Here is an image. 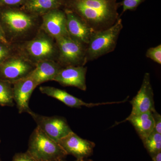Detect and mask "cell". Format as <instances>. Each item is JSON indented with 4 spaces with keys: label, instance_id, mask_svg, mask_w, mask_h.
Here are the masks:
<instances>
[{
    "label": "cell",
    "instance_id": "8992f818",
    "mask_svg": "<svg viewBox=\"0 0 161 161\" xmlns=\"http://www.w3.org/2000/svg\"><path fill=\"white\" fill-rule=\"evenodd\" d=\"M55 40L58 48L57 61L62 67L84 66L86 64V45L69 36Z\"/></svg>",
    "mask_w": 161,
    "mask_h": 161
},
{
    "label": "cell",
    "instance_id": "6da1fadb",
    "mask_svg": "<svg viewBox=\"0 0 161 161\" xmlns=\"http://www.w3.org/2000/svg\"><path fill=\"white\" fill-rule=\"evenodd\" d=\"M65 5L95 31L109 28L120 18L117 0H66Z\"/></svg>",
    "mask_w": 161,
    "mask_h": 161
},
{
    "label": "cell",
    "instance_id": "4fadbf2b",
    "mask_svg": "<svg viewBox=\"0 0 161 161\" xmlns=\"http://www.w3.org/2000/svg\"><path fill=\"white\" fill-rule=\"evenodd\" d=\"M87 70V68L84 66L62 68L53 80L63 86L75 87L86 91Z\"/></svg>",
    "mask_w": 161,
    "mask_h": 161
},
{
    "label": "cell",
    "instance_id": "2e32d148",
    "mask_svg": "<svg viewBox=\"0 0 161 161\" xmlns=\"http://www.w3.org/2000/svg\"><path fill=\"white\" fill-rule=\"evenodd\" d=\"M62 68L56 60H43L36 64L35 69L29 76L37 87L46 81L53 80Z\"/></svg>",
    "mask_w": 161,
    "mask_h": 161
},
{
    "label": "cell",
    "instance_id": "8fae6325",
    "mask_svg": "<svg viewBox=\"0 0 161 161\" xmlns=\"http://www.w3.org/2000/svg\"><path fill=\"white\" fill-rule=\"evenodd\" d=\"M41 18L40 29L54 39L69 36L64 11L59 9H53L43 15Z\"/></svg>",
    "mask_w": 161,
    "mask_h": 161
},
{
    "label": "cell",
    "instance_id": "4dcf8cb0",
    "mask_svg": "<svg viewBox=\"0 0 161 161\" xmlns=\"http://www.w3.org/2000/svg\"><path fill=\"white\" fill-rule=\"evenodd\" d=\"M0 161H2V160H1V158H0Z\"/></svg>",
    "mask_w": 161,
    "mask_h": 161
},
{
    "label": "cell",
    "instance_id": "5b68a950",
    "mask_svg": "<svg viewBox=\"0 0 161 161\" xmlns=\"http://www.w3.org/2000/svg\"><path fill=\"white\" fill-rule=\"evenodd\" d=\"M26 151L39 161L63 159L67 155L58 142L50 138L37 127L30 136Z\"/></svg>",
    "mask_w": 161,
    "mask_h": 161
},
{
    "label": "cell",
    "instance_id": "f546056e",
    "mask_svg": "<svg viewBox=\"0 0 161 161\" xmlns=\"http://www.w3.org/2000/svg\"><path fill=\"white\" fill-rule=\"evenodd\" d=\"M64 161V160L63 159H61V160H55V161Z\"/></svg>",
    "mask_w": 161,
    "mask_h": 161
},
{
    "label": "cell",
    "instance_id": "7a4b0ae2",
    "mask_svg": "<svg viewBox=\"0 0 161 161\" xmlns=\"http://www.w3.org/2000/svg\"><path fill=\"white\" fill-rule=\"evenodd\" d=\"M39 17L12 7H0V23L6 39L11 43H20L34 36L41 26Z\"/></svg>",
    "mask_w": 161,
    "mask_h": 161
},
{
    "label": "cell",
    "instance_id": "3957f363",
    "mask_svg": "<svg viewBox=\"0 0 161 161\" xmlns=\"http://www.w3.org/2000/svg\"><path fill=\"white\" fill-rule=\"evenodd\" d=\"M14 44L18 52L35 64L43 60H57L56 40L40 28L31 39Z\"/></svg>",
    "mask_w": 161,
    "mask_h": 161
},
{
    "label": "cell",
    "instance_id": "d6986e66",
    "mask_svg": "<svg viewBox=\"0 0 161 161\" xmlns=\"http://www.w3.org/2000/svg\"><path fill=\"white\" fill-rule=\"evenodd\" d=\"M142 142L150 156L161 152V134L154 130Z\"/></svg>",
    "mask_w": 161,
    "mask_h": 161
},
{
    "label": "cell",
    "instance_id": "ffe728a7",
    "mask_svg": "<svg viewBox=\"0 0 161 161\" xmlns=\"http://www.w3.org/2000/svg\"><path fill=\"white\" fill-rule=\"evenodd\" d=\"M12 84L0 79V106L3 107H13Z\"/></svg>",
    "mask_w": 161,
    "mask_h": 161
},
{
    "label": "cell",
    "instance_id": "277c9868",
    "mask_svg": "<svg viewBox=\"0 0 161 161\" xmlns=\"http://www.w3.org/2000/svg\"><path fill=\"white\" fill-rule=\"evenodd\" d=\"M123 28L122 21L119 18L109 28L94 32L86 47L87 63L113 52Z\"/></svg>",
    "mask_w": 161,
    "mask_h": 161
},
{
    "label": "cell",
    "instance_id": "9c48e42d",
    "mask_svg": "<svg viewBox=\"0 0 161 161\" xmlns=\"http://www.w3.org/2000/svg\"><path fill=\"white\" fill-rule=\"evenodd\" d=\"M132 110L129 117L139 115L147 112H152L156 110L153 99V92L150 74L144 75L143 80L137 94L130 101Z\"/></svg>",
    "mask_w": 161,
    "mask_h": 161
},
{
    "label": "cell",
    "instance_id": "4316f807",
    "mask_svg": "<svg viewBox=\"0 0 161 161\" xmlns=\"http://www.w3.org/2000/svg\"><path fill=\"white\" fill-rule=\"evenodd\" d=\"M0 42L6 43H9V41L6 39L1 23H0Z\"/></svg>",
    "mask_w": 161,
    "mask_h": 161
},
{
    "label": "cell",
    "instance_id": "7c38bea8",
    "mask_svg": "<svg viewBox=\"0 0 161 161\" xmlns=\"http://www.w3.org/2000/svg\"><path fill=\"white\" fill-rule=\"evenodd\" d=\"M64 12L69 36L73 40L87 46L95 31L74 12L65 9Z\"/></svg>",
    "mask_w": 161,
    "mask_h": 161
},
{
    "label": "cell",
    "instance_id": "83f0119b",
    "mask_svg": "<svg viewBox=\"0 0 161 161\" xmlns=\"http://www.w3.org/2000/svg\"><path fill=\"white\" fill-rule=\"evenodd\" d=\"M152 161H161V152L158 153L151 157Z\"/></svg>",
    "mask_w": 161,
    "mask_h": 161
},
{
    "label": "cell",
    "instance_id": "7402d4cb",
    "mask_svg": "<svg viewBox=\"0 0 161 161\" xmlns=\"http://www.w3.org/2000/svg\"><path fill=\"white\" fill-rule=\"evenodd\" d=\"M146 56L147 58L151 59L159 64H161V44H159L154 47L148 48L146 53Z\"/></svg>",
    "mask_w": 161,
    "mask_h": 161
},
{
    "label": "cell",
    "instance_id": "52a82bcc",
    "mask_svg": "<svg viewBox=\"0 0 161 161\" xmlns=\"http://www.w3.org/2000/svg\"><path fill=\"white\" fill-rule=\"evenodd\" d=\"M35 67V64L17 51L0 63V79L13 84L29 76Z\"/></svg>",
    "mask_w": 161,
    "mask_h": 161
},
{
    "label": "cell",
    "instance_id": "484cf974",
    "mask_svg": "<svg viewBox=\"0 0 161 161\" xmlns=\"http://www.w3.org/2000/svg\"><path fill=\"white\" fill-rule=\"evenodd\" d=\"M26 0H0V7L1 6H13L24 5Z\"/></svg>",
    "mask_w": 161,
    "mask_h": 161
},
{
    "label": "cell",
    "instance_id": "d4e9b609",
    "mask_svg": "<svg viewBox=\"0 0 161 161\" xmlns=\"http://www.w3.org/2000/svg\"><path fill=\"white\" fill-rule=\"evenodd\" d=\"M152 112L153 117L154 121V130L161 134V116L160 114L155 110Z\"/></svg>",
    "mask_w": 161,
    "mask_h": 161
},
{
    "label": "cell",
    "instance_id": "ac0fdd59",
    "mask_svg": "<svg viewBox=\"0 0 161 161\" xmlns=\"http://www.w3.org/2000/svg\"><path fill=\"white\" fill-rule=\"evenodd\" d=\"M129 121L134 127L142 141L147 138L154 130V124L152 112H147L128 117L125 120Z\"/></svg>",
    "mask_w": 161,
    "mask_h": 161
},
{
    "label": "cell",
    "instance_id": "f1b7e54d",
    "mask_svg": "<svg viewBox=\"0 0 161 161\" xmlns=\"http://www.w3.org/2000/svg\"><path fill=\"white\" fill-rule=\"evenodd\" d=\"M75 161H86L85 159H76Z\"/></svg>",
    "mask_w": 161,
    "mask_h": 161
},
{
    "label": "cell",
    "instance_id": "44dd1931",
    "mask_svg": "<svg viewBox=\"0 0 161 161\" xmlns=\"http://www.w3.org/2000/svg\"><path fill=\"white\" fill-rule=\"evenodd\" d=\"M17 51L14 43L0 42V63L14 54Z\"/></svg>",
    "mask_w": 161,
    "mask_h": 161
},
{
    "label": "cell",
    "instance_id": "e0dca14e",
    "mask_svg": "<svg viewBox=\"0 0 161 161\" xmlns=\"http://www.w3.org/2000/svg\"><path fill=\"white\" fill-rule=\"evenodd\" d=\"M66 0H26L23 5L24 10L31 14L42 16L47 13L59 9L65 5Z\"/></svg>",
    "mask_w": 161,
    "mask_h": 161
},
{
    "label": "cell",
    "instance_id": "5bb4252c",
    "mask_svg": "<svg viewBox=\"0 0 161 161\" xmlns=\"http://www.w3.org/2000/svg\"><path fill=\"white\" fill-rule=\"evenodd\" d=\"M12 87L14 101L19 113H28L31 110L29 106L30 99L37 87L35 81L29 76L14 82Z\"/></svg>",
    "mask_w": 161,
    "mask_h": 161
},
{
    "label": "cell",
    "instance_id": "30bf717a",
    "mask_svg": "<svg viewBox=\"0 0 161 161\" xmlns=\"http://www.w3.org/2000/svg\"><path fill=\"white\" fill-rule=\"evenodd\" d=\"M58 142L67 155L73 156L76 159L91 156L95 146V143L81 138L74 132L61 139Z\"/></svg>",
    "mask_w": 161,
    "mask_h": 161
},
{
    "label": "cell",
    "instance_id": "603a6c76",
    "mask_svg": "<svg viewBox=\"0 0 161 161\" xmlns=\"http://www.w3.org/2000/svg\"><path fill=\"white\" fill-rule=\"evenodd\" d=\"M145 0H123L120 3V6H122V13L128 10H135Z\"/></svg>",
    "mask_w": 161,
    "mask_h": 161
},
{
    "label": "cell",
    "instance_id": "cb8c5ba5",
    "mask_svg": "<svg viewBox=\"0 0 161 161\" xmlns=\"http://www.w3.org/2000/svg\"><path fill=\"white\" fill-rule=\"evenodd\" d=\"M12 161H39L34 158L27 151L15 153Z\"/></svg>",
    "mask_w": 161,
    "mask_h": 161
},
{
    "label": "cell",
    "instance_id": "ba28073f",
    "mask_svg": "<svg viewBox=\"0 0 161 161\" xmlns=\"http://www.w3.org/2000/svg\"><path fill=\"white\" fill-rule=\"evenodd\" d=\"M28 114L31 115L38 127L50 138L58 142L73 132L67 121L62 116H47L40 115L30 110Z\"/></svg>",
    "mask_w": 161,
    "mask_h": 161
},
{
    "label": "cell",
    "instance_id": "1f68e13d",
    "mask_svg": "<svg viewBox=\"0 0 161 161\" xmlns=\"http://www.w3.org/2000/svg\"><path fill=\"white\" fill-rule=\"evenodd\" d=\"M0 142H1V139H0Z\"/></svg>",
    "mask_w": 161,
    "mask_h": 161
},
{
    "label": "cell",
    "instance_id": "9a60e30c",
    "mask_svg": "<svg viewBox=\"0 0 161 161\" xmlns=\"http://www.w3.org/2000/svg\"><path fill=\"white\" fill-rule=\"evenodd\" d=\"M40 91L42 94L52 98H56L71 108H80L82 106L92 108V107L103 105L118 104L122 103H124L127 100V99H126L122 101L113 102L87 103L81 99L70 95L66 91L54 87L41 86L40 87Z\"/></svg>",
    "mask_w": 161,
    "mask_h": 161
}]
</instances>
